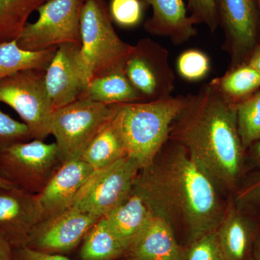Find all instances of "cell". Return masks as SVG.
<instances>
[{
  "label": "cell",
  "mask_w": 260,
  "mask_h": 260,
  "mask_svg": "<svg viewBox=\"0 0 260 260\" xmlns=\"http://www.w3.org/2000/svg\"><path fill=\"white\" fill-rule=\"evenodd\" d=\"M215 185L232 187L239 179L244 150L237 119V104L213 81L188 95L184 110L170 134Z\"/></svg>",
  "instance_id": "obj_1"
},
{
  "label": "cell",
  "mask_w": 260,
  "mask_h": 260,
  "mask_svg": "<svg viewBox=\"0 0 260 260\" xmlns=\"http://www.w3.org/2000/svg\"><path fill=\"white\" fill-rule=\"evenodd\" d=\"M134 186L157 213L180 221L190 242L217 230L225 213L215 183L179 144L161 162L140 169Z\"/></svg>",
  "instance_id": "obj_2"
},
{
  "label": "cell",
  "mask_w": 260,
  "mask_h": 260,
  "mask_svg": "<svg viewBox=\"0 0 260 260\" xmlns=\"http://www.w3.org/2000/svg\"><path fill=\"white\" fill-rule=\"evenodd\" d=\"M187 102L188 95H171L158 100L112 105L113 125L120 136L126 155L135 160L140 169L155 161Z\"/></svg>",
  "instance_id": "obj_3"
},
{
  "label": "cell",
  "mask_w": 260,
  "mask_h": 260,
  "mask_svg": "<svg viewBox=\"0 0 260 260\" xmlns=\"http://www.w3.org/2000/svg\"><path fill=\"white\" fill-rule=\"evenodd\" d=\"M80 59L87 83L97 77L124 71L134 46L123 42L104 0H85L80 15Z\"/></svg>",
  "instance_id": "obj_4"
},
{
  "label": "cell",
  "mask_w": 260,
  "mask_h": 260,
  "mask_svg": "<svg viewBox=\"0 0 260 260\" xmlns=\"http://www.w3.org/2000/svg\"><path fill=\"white\" fill-rule=\"evenodd\" d=\"M113 114L112 105L86 98L54 111L51 135L55 138L61 164L81 158L94 138L112 120Z\"/></svg>",
  "instance_id": "obj_5"
},
{
  "label": "cell",
  "mask_w": 260,
  "mask_h": 260,
  "mask_svg": "<svg viewBox=\"0 0 260 260\" xmlns=\"http://www.w3.org/2000/svg\"><path fill=\"white\" fill-rule=\"evenodd\" d=\"M45 72L24 70L0 80V102L18 113L34 140H44L51 135L54 109L46 88Z\"/></svg>",
  "instance_id": "obj_6"
},
{
  "label": "cell",
  "mask_w": 260,
  "mask_h": 260,
  "mask_svg": "<svg viewBox=\"0 0 260 260\" xmlns=\"http://www.w3.org/2000/svg\"><path fill=\"white\" fill-rule=\"evenodd\" d=\"M85 0H49L38 8L39 18L27 23L16 39L24 50L39 51L65 44L81 45L80 15Z\"/></svg>",
  "instance_id": "obj_7"
},
{
  "label": "cell",
  "mask_w": 260,
  "mask_h": 260,
  "mask_svg": "<svg viewBox=\"0 0 260 260\" xmlns=\"http://www.w3.org/2000/svg\"><path fill=\"white\" fill-rule=\"evenodd\" d=\"M58 162L55 143L28 140L0 150V174L19 189L37 194L55 172Z\"/></svg>",
  "instance_id": "obj_8"
},
{
  "label": "cell",
  "mask_w": 260,
  "mask_h": 260,
  "mask_svg": "<svg viewBox=\"0 0 260 260\" xmlns=\"http://www.w3.org/2000/svg\"><path fill=\"white\" fill-rule=\"evenodd\" d=\"M140 170L137 162L126 155L109 167L94 171L73 208L99 218L107 216L127 198Z\"/></svg>",
  "instance_id": "obj_9"
},
{
  "label": "cell",
  "mask_w": 260,
  "mask_h": 260,
  "mask_svg": "<svg viewBox=\"0 0 260 260\" xmlns=\"http://www.w3.org/2000/svg\"><path fill=\"white\" fill-rule=\"evenodd\" d=\"M124 73L145 99L158 100L172 95L175 76L169 64V51L156 43L144 41L135 46Z\"/></svg>",
  "instance_id": "obj_10"
},
{
  "label": "cell",
  "mask_w": 260,
  "mask_h": 260,
  "mask_svg": "<svg viewBox=\"0 0 260 260\" xmlns=\"http://www.w3.org/2000/svg\"><path fill=\"white\" fill-rule=\"evenodd\" d=\"M99 218L72 207L42 220L30 233L25 246L43 252L66 254L83 242Z\"/></svg>",
  "instance_id": "obj_11"
},
{
  "label": "cell",
  "mask_w": 260,
  "mask_h": 260,
  "mask_svg": "<svg viewBox=\"0 0 260 260\" xmlns=\"http://www.w3.org/2000/svg\"><path fill=\"white\" fill-rule=\"evenodd\" d=\"M80 47L59 46L46 70V88L54 111L76 102L88 85L80 64Z\"/></svg>",
  "instance_id": "obj_12"
},
{
  "label": "cell",
  "mask_w": 260,
  "mask_h": 260,
  "mask_svg": "<svg viewBox=\"0 0 260 260\" xmlns=\"http://www.w3.org/2000/svg\"><path fill=\"white\" fill-rule=\"evenodd\" d=\"M93 172V168L81 158L61 164L35 194L43 220L71 208Z\"/></svg>",
  "instance_id": "obj_13"
},
{
  "label": "cell",
  "mask_w": 260,
  "mask_h": 260,
  "mask_svg": "<svg viewBox=\"0 0 260 260\" xmlns=\"http://www.w3.org/2000/svg\"><path fill=\"white\" fill-rule=\"evenodd\" d=\"M42 220L35 194L18 187H0V232L15 248L25 245Z\"/></svg>",
  "instance_id": "obj_14"
},
{
  "label": "cell",
  "mask_w": 260,
  "mask_h": 260,
  "mask_svg": "<svg viewBox=\"0 0 260 260\" xmlns=\"http://www.w3.org/2000/svg\"><path fill=\"white\" fill-rule=\"evenodd\" d=\"M123 257L124 260H184V250L177 242L172 223L156 213Z\"/></svg>",
  "instance_id": "obj_15"
},
{
  "label": "cell",
  "mask_w": 260,
  "mask_h": 260,
  "mask_svg": "<svg viewBox=\"0 0 260 260\" xmlns=\"http://www.w3.org/2000/svg\"><path fill=\"white\" fill-rule=\"evenodd\" d=\"M218 15L234 54H246L256 44L257 18L254 0H218Z\"/></svg>",
  "instance_id": "obj_16"
},
{
  "label": "cell",
  "mask_w": 260,
  "mask_h": 260,
  "mask_svg": "<svg viewBox=\"0 0 260 260\" xmlns=\"http://www.w3.org/2000/svg\"><path fill=\"white\" fill-rule=\"evenodd\" d=\"M153 10L145 29L153 35L168 37L175 44H184L198 34L194 19L188 15L184 0H145Z\"/></svg>",
  "instance_id": "obj_17"
},
{
  "label": "cell",
  "mask_w": 260,
  "mask_h": 260,
  "mask_svg": "<svg viewBox=\"0 0 260 260\" xmlns=\"http://www.w3.org/2000/svg\"><path fill=\"white\" fill-rule=\"evenodd\" d=\"M156 213L146 197L133 185L127 198L104 218L113 232L129 248Z\"/></svg>",
  "instance_id": "obj_18"
},
{
  "label": "cell",
  "mask_w": 260,
  "mask_h": 260,
  "mask_svg": "<svg viewBox=\"0 0 260 260\" xmlns=\"http://www.w3.org/2000/svg\"><path fill=\"white\" fill-rule=\"evenodd\" d=\"M80 98H86L106 105L136 102L144 99L130 83L124 71L93 78Z\"/></svg>",
  "instance_id": "obj_19"
},
{
  "label": "cell",
  "mask_w": 260,
  "mask_h": 260,
  "mask_svg": "<svg viewBox=\"0 0 260 260\" xmlns=\"http://www.w3.org/2000/svg\"><path fill=\"white\" fill-rule=\"evenodd\" d=\"M222 250L226 260H244L251 242L249 222L234 208L224 213L216 230Z\"/></svg>",
  "instance_id": "obj_20"
},
{
  "label": "cell",
  "mask_w": 260,
  "mask_h": 260,
  "mask_svg": "<svg viewBox=\"0 0 260 260\" xmlns=\"http://www.w3.org/2000/svg\"><path fill=\"white\" fill-rule=\"evenodd\" d=\"M127 246L116 235L103 217L95 222L82 242V260H116L123 257Z\"/></svg>",
  "instance_id": "obj_21"
},
{
  "label": "cell",
  "mask_w": 260,
  "mask_h": 260,
  "mask_svg": "<svg viewBox=\"0 0 260 260\" xmlns=\"http://www.w3.org/2000/svg\"><path fill=\"white\" fill-rule=\"evenodd\" d=\"M57 48L39 51L24 50L16 40L0 44V80L24 70H47Z\"/></svg>",
  "instance_id": "obj_22"
},
{
  "label": "cell",
  "mask_w": 260,
  "mask_h": 260,
  "mask_svg": "<svg viewBox=\"0 0 260 260\" xmlns=\"http://www.w3.org/2000/svg\"><path fill=\"white\" fill-rule=\"evenodd\" d=\"M125 156V148L111 120L92 140L81 158L88 162L94 171H98Z\"/></svg>",
  "instance_id": "obj_23"
},
{
  "label": "cell",
  "mask_w": 260,
  "mask_h": 260,
  "mask_svg": "<svg viewBox=\"0 0 260 260\" xmlns=\"http://www.w3.org/2000/svg\"><path fill=\"white\" fill-rule=\"evenodd\" d=\"M49 0H0V44L16 40L32 12Z\"/></svg>",
  "instance_id": "obj_24"
},
{
  "label": "cell",
  "mask_w": 260,
  "mask_h": 260,
  "mask_svg": "<svg viewBox=\"0 0 260 260\" xmlns=\"http://www.w3.org/2000/svg\"><path fill=\"white\" fill-rule=\"evenodd\" d=\"M213 81L229 100L237 104L239 99L249 96L260 87V75L249 64H242L228 72Z\"/></svg>",
  "instance_id": "obj_25"
},
{
  "label": "cell",
  "mask_w": 260,
  "mask_h": 260,
  "mask_svg": "<svg viewBox=\"0 0 260 260\" xmlns=\"http://www.w3.org/2000/svg\"><path fill=\"white\" fill-rule=\"evenodd\" d=\"M238 129L244 148L260 138V91L237 104Z\"/></svg>",
  "instance_id": "obj_26"
},
{
  "label": "cell",
  "mask_w": 260,
  "mask_h": 260,
  "mask_svg": "<svg viewBox=\"0 0 260 260\" xmlns=\"http://www.w3.org/2000/svg\"><path fill=\"white\" fill-rule=\"evenodd\" d=\"M177 70L179 75L186 81H200L209 73L210 58L199 49H187L178 57Z\"/></svg>",
  "instance_id": "obj_27"
},
{
  "label": "cell",
  "mask_w": 260,
  "mask_h": 260,
  "mask_svg": "<svg viewBox=\"0 0 260 260\" xmlns=\"http://www.w3.org/2000/svg\"><path fill=\"white\" fill-rule=\"evenodd\" d=\"M184 260H226L216 230L191 242L189 247L184 250Z\"/></svg>",
  "instance_id": "obj_28"
},
{
  "label": "cell",
  "mask_w": 260,
  "mask_h": 260,
  "mask_svg": "<svg viewBox=\"0 0 260 260\" xmlns=\"http://www.w3.org/2000/svg\"><path fill=\"white\" fill-rule=\"evenodd\" d=\"M109 10L113 21L124 28L136 26L143 19L141 0H111Z\"/></svg>",
  "instance_id": "obj_29"
},
{
  "label": "cell",
  "mask_w": 260,
  "mask_h": 260,
  "mask_svg": "<svg viewBox=\"0 0 260 260\" xmlns=\"http://www.w3.org/2000/svg\"><path fill=\"white\" fill-rule=\"evenodd\" d=\"M186 10L195 23H203L215 32L218 28L220 20L218 15V0H185Z\"/></svg>",
  "instance_id": "obj_30"
},
{
  "label": "cell",
  "mask_w": 260,
  "mask_h": 260,
  "mask_svg": "<svg viewBox=\"0 0 260 260\" xmlns=\"http://www.w3.org/2000/svg\"><path fill=\"white\" fill-rule=\"evenodd\" d=\"M30 139V131L25 123L15 120L0 109V150Z\"/></svg>",
  "instance_id": "obj_31"
},
{
  "label": "cell",
  "mask_w": 260,
  "mask_h": 260,
  "mask_svg": "<svg viewBox=\"0 0 260 260\" xmlns=\"http://www.w3.org/2000/svg\"><path fill=\"white\" fill-rule=\"evenodd\" d=\"M15 252L18 260H72L63 254L43 252L26 246L16 248Z\"/></svg>",
  "instance_id": "obj_32"
},
{
  "label": "cell",
  "mask_w": 260,
  "mask_h": 260,
  "mask_svg": "<svg viewBox=\"0 0 260 260\" xmlns=\"http://www.w3.org/2000/svg\"><path fill=\"white\" fill-rule=\"evenodd\" d=\"M15 249L9 239L0 232V260H18Z\"/></svg>",
  "instance_id": "obj_33"
},
{
  "label": "cell",
  "mask_w": 260,
  "mask_h": 260,
  "mask_svg": "<svg viewBox=\"0 0 260 260\" xmlns=\"http://www.w3.org/2000/svg\"><path fill=\"white\" fill-rule=\"evenodd\" d=\"M248 64L251 65L254 69L256 70L260 75V47L256 49L255 52L251 56L250 60Z\"/></svg>",
  "instance_id": "obj_34"
},
{
  "label": "cell",
  "mask_w": 260,
  "mask_h": 260,
  "mask_svg": "<svg viewBox=\"0 0 260 260\" xmlns=\"http://www.w3.org/2000/svg\"><path fill=\"white\" fill-rule=\"evenodd\" d=\"M0 187L2 188H13L16 187L14 184H12L10 181L7 180L5 177L0 174Z\"/></svg>",
  "instance_id": "obj_35"
},
{
  "label": "cell",
  "mask_w": 260,
  "mask_h": 260,
  "mask_svg": "<svg viewBox=\"0 0 260 260\" xmlns=\"http://www.w3.org/2000/svg\"><path fill=\"white\" fill-rule=\"evenodd\" d=\"M255 155L256 158L260 162V138L257 140V143H256L255 148Z\"/></svg>",
  "instance_id": "obj_36"
},
{
  "label": "cell",
  "mask_w": 260,
  "mask_h": 260,
  "mask_svg": "<svg viewBox=\"0 0 260 260\" xmlns=\"http://www.w3.org/2000/svg\"><path fill=\"white\" fill-rule=\"evenodd\" d=\"M256 260H260V245L259 249H258L257 253H256Z\"/></svg>",
  "instance_id": "obj_37"
},
{
  "label": "cell",
  "mask_w": 260,
  "mask_h": 260,
  "mask_svg": "<svg viewBox=\"0 0 260 260\" xmlns=\"http://www.w3.org/2000/svg\"><path fill=\"white\" fill-rule=\"evenodd\" d=\"M259 5H260V2H259Z\"/></svg>",
  "instance_id": "obj_38"
},
{
  "label": "cell",
  "mask_w": 260,
  "mask_h": 260,
  "mask_svg": "<svg viewBox=\"0 0 260 260\" xmlns=\"http://www.w3.org/2000/svg\"><path fill=\"white\" fill-rule=\"evenodd\" d=\"M259 1L260 2V0H259Z\"/></svg>",
  "instance_id": "obj_39"
}]
</instances>
